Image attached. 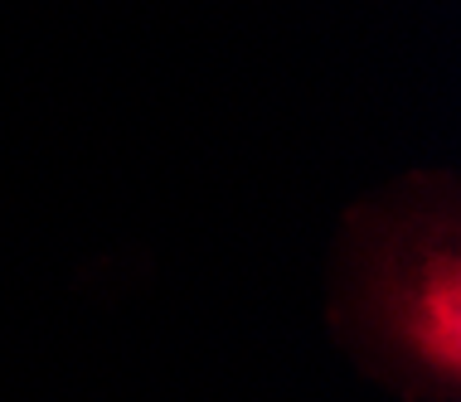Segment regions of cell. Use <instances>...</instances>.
Masks as SVG:
<instances>
[{"instance_id": "obj_1", "label": "cell", "mask_w": 461, "mask_h": 402, "mask_svg": "<svg viewBox=\"0 0 461 402\" xmlns=\"http://www.w3.org/2000/svg\"><path fill=\"white\" fill-rule=\"evenodd\" d=\"M369 373L403 398L452 402L461 383V262L452 213L384 223L355 286V316H340Z\"/></svg>"}]
</instances>
